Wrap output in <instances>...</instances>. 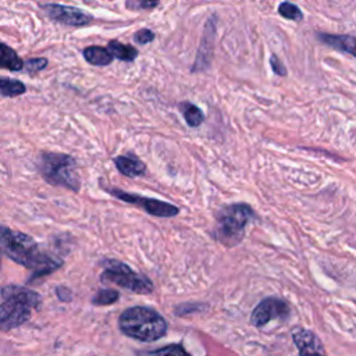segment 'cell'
I'll return each mask as SVG.
<instances>
[{"label": "cell", "mask_w": 356, "mask_h": 356, "mask_svg": "<svg viewBox=\"0 0 356 356\" xmlns=\"http://www.w3.org/2000/svg\"><path fill=\"white\" fill-rule=\"evenodd\" d=\"M0 254H1V250H0Z\"/></svg>", "instance_id": "27"}, {"label": "cell", "mask_w": 356, "mask_h": 356, "mask_svg": "<svg viewBox=\"0 0 356 356\" xmlns=\"http://www.w3.org/2000/svg\"><path fill=\"white\" fill-rule=\"evenodd\" d=\"M278 13L280 15H282L286 19H292V21H300L303 18V14L300 11V8L292 3H281L278 6Z\"/></svg>", "instance_id": "21"}, {"label": "cell", "mask_w": 356, "mask_h": 356, "mask_svg": "<svg viewBox=\"0 0 356 356\" xmlns=\"http://www.w3.org/2000/svg\"><path fill=\"white\" fill-rule=\"evenodd\" d=\"M25 92V85L17 79L0 76V93L4 96H18Z\"/></svg>", "instance_id": "19"}, {"label": "cell", "mask_w": 356, "mask_h": 356, "mask_svg": "<svg viewBox=\"0 0 356 356\" xmlns=\"http://www.w3.org/2000/svg\"><path fill=\"white\" fill-rule=\"evenodd\" d=\"M43 10L46 11V14L54 19L58 21L61 24H67V25H85L88 24L92 17L85 14L82 10H78L75 7H70V6H61V4H44Z\"/></svg>", "instance_id": "9"}, {"label": "cell", "mask_w": 356, "mask_h": 356, "mask_svg": "<svg viewBox=\"0 0 356 356\" xmlns=\"http://www.w3.org/2000/svg\"><path fill=\"white\" fill-rule=\"evenodd\" d=\"M179 108H181L182 115L189 127H199L203 122L204 114L202 113V110L197 106H195L189 102H184V103H179Z\"/></svg>", "instance_id": "18"}, {"label": "cell", "mask_w": 356, "mask_h": 356, "mask_svg": "<svg viewBox=\"0 0 356 356\" xmlns=\"http://www.w3.org/2000/svg\"><path fill=\"white\" fill-rule=\"evenodd\" d=\"M110 193L127 203H134V204L143 207L149 214L156 216V217H172V216H177L179 211L177 206L163 202V200L143 197V196H138V195H132V193H127V192L115 191V189L110 191Z\"/></svg>", "instance_id": "6"}, {"label": "cell", "mask_w": 356, "mask_h": 356, "mask_svg": "<svg viewBox=\"0 0 356 356\" xmlns=\"http://www.w3.org/2000/svg\"><path fill=\"white\" fill-rule=\"evenodd\" d=\"M83 56H85L86 61L93 65H107L113 60V56L110 54V51L100 46L86 47L83 50Z\"/></svg>", "instance_id": "16"}, {"label": "cell", "mask_w": 356, "mask_h": 356, "mask_svg": "<svg viewBox=\"0 0 356 356\" xmlns=\"http://www.w3.org/2000/svg\"><path fill=\"white\" fill-rule=\"evenodd\" d=\"M46 64H47L46 58H33V60H28L25 63V68H26L28 72H31V74L33 72L35 74V72L43 70L46 67Z\"/></svg>", "instance_id": "23"}, {"label": "cell", "mask_w": 356, "mask_h": 356, "mask_svg": "<svg viewBox=\"0 0 356 356\" xmlns=\"http://www.w3.org/2000/svg\"><path fill=\"white\" fill-rule=\"evenodd\" d=\"M270 64H271V68H273V71H274L275 75H280V76H285V75H286V70H285L284 64L280 61V58H278L275 54L271 56Z\"/></svg>", "instance_id": "25"}, {"label": "cell", "mask_w": 356, "mask_h": 356, "mask_svg": "<svg viewBox=\"0 0 356 356\" xmlns=\"http://www.w3.org/2000/svg\"><path fill=\"white\" fill-rule=\"evenodd\" d=\"M108 51L113 57H115L118 60H124V61H132L138 56V50L134 46L124 44L117 40H111L108 43Z\"/></svg>", "instance_id": "17"}, {"label": "cell", "mask_w": 356, "mask_h": 356, "mask_svg": "<svg viewBox=\"0 0 356 356\" xmlns=\"http://www.w3.org/2000/svg\"><path fill=\"white\" fill-rule=\"evenodd\" d=\"M0 250L11 260L32 270L35 277L53 273L61 266V260L43 252L26 234L0 227Z\"/></svg>", "instance_id": "1"}, {"label": "cell", "mask_w": 356, "mask_h": 356, "mask_svg": "<svg viewBox=\"0 0 356 356\" xmlns=\"http://www.w3.org/2000/svg\"><path fill=\"white\" fill-rule=\"evenodd\" d=\"M288 313H289V307L282 299L266 298L254 307L250 316V321L256 327H263L271 320L286 317Z\"/></svg>", "instance_id": "7"}, {"label": "cell", "mask_w": 356, "mask_h": 356, "mask_svg": "<svg viewBox=\"0 0 356 356\" xmlns=\"http://www.w3.org/2000/svg\"><path fill=\"white\" fill-rule=\"evenodd\" d=\"M118 171L127 177H139L145 174V164L135 156H118L114 159Z\"/></svg>", "instance_id": "13"}, {"label": "cell", "mask_w": 356, "mask_h": 356, "mask_svg": "<svg viewBox=\"0 0 356 356\" xmlns=\"http://www.w3.org/2000/svg\"><path fill=\"white\" fill-rule=\"evenodd\" d=\"M1 293H3L4 299L18 300V302L26 305L31 309H38L40 302H42L39 293H36L35 291H31L28 288L18 286V285H8L3 289Z\"/></svg>", "instance_id": "11"}, {"label": "cell", "mask_w": 356, "mask_h": 356, "mask_svg": "<svg viewBox=\"0 0 356 356\" xmlns=\"http://www.w3.org/2000/svg\"><path fill=\"white\" fill-rule=\"evenodd\" d=\"M107 267L102 274V281L113 282L136 293H150L153 284L145 275L132 271L127 264L115 260H107Z\"/></svg>", "instance_id": "5"}, {"label": "cell", "mask_w": 356, "mask_h": 356, "mask_svg": "<svg viewBox=\"0 0 356 356\" xmlns=\"http://www.w3.org/2000/svg\"><path fill=\"white\" fill-rule=\"evenodd\" d=\"M40 171L44 179L54 186H64L71 191L79 189L76 163L71 156L44 153L40 157Z\"/></svg>", "instance_id": "4"}, {"label": "cell", "mask_w": 356, "mask_h": 356, "mask_svg": "<svg viewBox=\"0 0 356 356\" xmlns=\"http://www.w3.org/2000/svg\"><path fill=\"white\" fill-rule=\"evenodd\" d=\"M118 299V292L113 291V289H102L96 293V296L93 298V303L95 305H111Z\"/></svg>", "instance_id": "22"}, {"label": "cell", "mask_w": 356, "mask_h": 356, "mask_svg": "<svg viewBox=\"0 0 356 356\" xmlns=\"http://www.w3.org/2000/svg\"><path fill=\"white\" fill-rule=\"evenodd\" d=\"M120 328L131 338L149 342L161 338L165 334L167 324L153 309L135 306L120 316Z\"/></svg>", "instance_id": "2"}, {"label": "cell", "mask_w": 356, "mask_h": 356, "mask_svg": "<svg viewBox=\"0 0 356 356\" xmlns=\"http://www.w3.org/2000/svg\"><path fill=\"white\" fill-rule=\"evenodd\" d=\"M213 40H214V22L210 19L209 24L204 28L203 42H202V46H200V50H199V54H197V58H196V61L193 64L192 71H199V70L206 68V65L209 64L210 54H211L210 49L213 47L211 46Z\"/></svg>", "instance_id": "12"}, {"label": "cell", "mask_w": 356, "mask_h": 356, "mask_svg": "<svg viewBox=\"0 0 356 356\" xmlns=\"http://www.w3.org/2000/svg\"><path fill=\"white\" fill-rule=\"evenodd\" d=\"M293 341L300 350V356H325L323 353V345L312 331L296 328L292 332Z\"/></svg>", "instance_id": "10"}, {"label": "cell", "mask_w": 356, "mask_h": 356, "mask_svg": "<svg viewBox=\"0 0 356 356\" xmlns=\"http://www.w3.org/2000/svg\"><path fill=\"white\" fill-rule=\"evenodd\" d=\"M320 39L327 43L331 47H335L341 51L349 53L356 57V36H349V35H328V33H321Z\"/></svg>", "instance_id": "14"}, {"label": "cell", "mask_w": 356, "mask_h": 356, "mask_svg": "<svg viewBox=\"0 0 356 356\" xmlns=\"http://www.w3.org/2000/svg\"><path fill=\"white\" fill-rule=\"evenodd\" d=\"M31 307L18 300L6 299L0 305V330L7 331L24 324L31 317Z\"/></svg>", "instance_id": "8"}, {"label": "cell", "mask_w": 356, "mask_h": 356, "mask_svg": "<svg viewBox=\"0 0 356 356\" xmlns=\"http://www.w3.org/2000/svg\"><path fill=\"white\" fill-rule=\"evenodd\" d=\"M24 67L22 60L18 54L4 43H0V68L10 71H19Z\"/></svg>", "instance_id": "15"}, {"label": "cell", "mask_w": 356, "mask_h": 356, "mask_svg": "<svg viewBox=\"0 0 356 356\" xmlns=\"http://www.w3.org/2000/svg\"><path fill=\"white\" fill-rule=\"evenodd\" d=\"M154 39V33L150 29H140L135 33V42L140 44H146Z\"/></svg>", "instance_id": "24"}, {"label": "cell", "mask_w": 356, "mask_h": 356, "mask_svg": "<svg viewBox=\"0 0 356 356\" xmlns=\"http://www.w3.org/2000/svg\"><path fill=\"white\" fill-rule=\"evenodd\" d=\"M216 218L214 238L225 246H235L242 241L245 227L253 218V210L249 204L234 203L220 209Z\"/></svg>", "instance_id": "3"}, {"label": "cell", "mask_w": 356, "mask_h": 356, "mask_svg": "<svg viewBox=\"0 0 356 356\" xmlns=\"http://www.w3.org/2000/svg\"><path fill=\"white\" fill-rule=\"evenodd\" d=\"M140 356H191V355L179 345H168L161 349L143 353Z\"/></svg>", "instance_id": "20"}, {"label": "cell", "mask_w": 356, "mask_h": 356, "mask_svg": "<svg viewBox=\"0 0 356 356\" xmlns=\"http://www.w3.org/2000/svg\"><path fill=\"white\" fill-rule=\"evenodd\" d=\"M159 6L157 1H128L127 7L129 8H153Z\"/></svg>", "instance_id": "26"}]
</instances>
